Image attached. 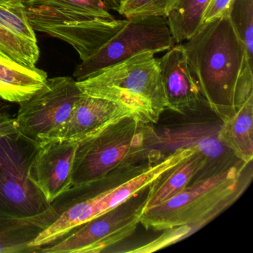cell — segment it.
Listing matches in <instances>:
<instances>
[{"mask_svg":"<svg viewBox=\"0 0 253 253\" xmlns=\"http://www.w3.org/2000/svg\"><path fill=\"white\" fill-rule=\"evenodd\" d=\"M182 45L207 106L225 122L253 96V66L230 17L204 23Z\"/></svg>","mask_w":253,"mask_h":253,"instance_id":"6da1fadb","label":"cell"},{"mask_svg":"<svg viewBox=\"0 0 253 253\" xmlns=\"http://www.w3.org/2000/svg\"><path fill=\"white\" fill-rule=\"evenodd\" d=\"M197 151L194 146L177 148L162 158L154 159L152 155L142 162L121 166L97 180L72 186L51 203L58 217L32 245L41 249L52 244L83 223L118 207Z\"/></svg>","mask_w":253,"mask_h":253,"instance_id":"7a4b0ae2","label":"cell"},{"mask_svg":"<svg viewBox=\"0 0 253 253\" xmlns=\"http://www.w3.org/2000/svg\"><path fill=\"white\" fill-rule=\"evenodd\" d=\"M253 177L252 162L239 161L221 172L192 182L165 202L145 210L140 223L164 234L130 252L157 251L195 233L238 201Z\"/></svg>","mask_w":253,"mask_h":253,"instance_id":"3957f363","label":"cell"},{"mask_svg":"<svg viewBox=\"0 0 253 253\" xmlns=\"http://www.w3.org/2000/svg\"><path fill=\"white\" fill-rule=\"evenodd\" d=\"M77 84L84 94L120 105L144 124H157L168 109L159 59L151 51L136 54Z\"/></svg>","mask_w":253,"mask_h":253,"instance_id":"277c9868","label":"cell"},{"mask_svg":"<svg viewBox=\"0 0 253 253\" xmlns=\"http://www.w3.org/2000/svg\"><path fill=\"white\" fill-rule=\"evenodd\" d=\"M159 137L149 124L128 116L78 143L72 171V186L100 178L112 170L146 161Z\"/></svg>","mask_w":253,"mask_h":253,"instance_id":"5b68a950","label":"cell"},{"mask_svg":"<svg viewBox=\"0 0 253 253\" xmlns=\"http://www.w3.org/2000/svg\"><path fill=\"white\" fill-rule=\"evenodd\" d=\"M81 94L74 78H48L41 89L19 103L17 133L36 146L57 140Z\"/></svg>","mask_w":253,"mask_h":253,"instance_id":"8992f818","label":"cell"},{"mask_svg":"<svg viewBox=\"0 0 253 253\" xmlns=\"http://www.w3.org/2000/svg\"><path fill=\"white\" fill-rule=\"evenodd\" d=\"M149 187L118 207L88 220L40 253H98L131 236L146 210Z\"/></svg>","mask_w":253,"mask_h":253,"instance_id":"52a82bcc","label":"cell"},{"mask_svg":"<svg viewBox=\"0 0 253 253\" xmlns=\"http://www.w3.org/2000/svg\"><path fill=\"white\" fill-rule=\"evenodd\" d=\"M167 24L161 17L126 19L124 27L97 53L78 65L73 78L81 81L136 54L168 51L175 45Z\"/></svg>","mask_w":253,"mask_h":253,"instance_id":"ba28073f","label":"cell"},{"mask_svg":"<svg viewBox=\"0 0 253 253\" xmlns=\"http://www.w3.org/2000/svg\"><path fill=\"white\" fill-rule=\"evenodd\" d=\"M27 11L35 31L67 42L82 61L92 57L126 23V20L90 19L29 7Z\"/></svg>","mask_w":253,"mask_h":253,"instance_id":"9c48e42d","label":"cell"},{"mask_svg":"<svg viewBox=\"0 0 253 253\" xmlns=\"http://www.w3.org/2000/svg\"><path fill=\"white\" fill-rule=\"evenodd\" d=\"M78 143L51 140L36 146L28 176L51 204L72 186V171Z\"/></svg>","mask_w":253,"mask_h":253,"instance_id":"30bf717a","label":"cell"},{"mask_svg":"<svg viewBox=\"0 0 253 253\" xmlns=\"http://www.w3.org/2000/svg\"><path fill=\"white\" fill-rule=\"evenodd\" d=\"M0 54L36 67L39 46L25 0H0Z\"/></svg>","mask_w":253,"mask_h":253,"instance_id":"8fae6325","label":"cell"},{"mask_svg":"<svg viewBox=\"0 0 253 253\" xmlns=\"http://www.w3.org/2000/svg\"><path fill=\"white\" fill-rule=\"evenodd\" d=\"M159 61L168 109L188 114L207 104L182 43L168 50Z\"/></svg>","mask_w":253,"mask_h":253,"instance_id":"7c38bea8","label":"cell"},{"mask_svg":"<svg viewBox=\"0 0 253 253\" xmlns=\"http://www.w3.org/2000/svg\"><path fill=\"white\" fill-rule=\"evenodd\" d=\"M128 116L133 115L126 108L82 93L57 139L79 143Z\"/></svg>","mask_w":253,"mask_h":253,"instance_id":"4fadbf2b","label":"cell"},{"mask_svg":"<svg viewBox=\"0 0 253 253\" xmlns=\"http://www.w3.org/2000/svg\"><path fill=\"white\" fill-rule=\"evenodd\" d=\"M14 164H3L0 161V213L26 217L35 215L51 208L42 192L28 176L29 165L13 170Z\"/></svg>","mask_w":253,"mask_h":253,"instance_id":"5bb4252c","label":"cell"},{"mask_svg":"<svg viewBox=\"0 0 253 253\" xmlns=\"http://www.w3.org/2000/svg\"><path fill=\"white\" fill-rule=\"evenodd\" d=\"M57 217L51 206L46 211L26 217L0 213V253H39L32 243Z\"/></svg>","mask_w":253,"mask_h":253,"instance_id":"9a60e30c","label":"cell"},{"mask_svg":"<svg viewBox=\"0 0 253 253\" xmlns=\"http://www.w3.org/2000/svg\"><path fill=\"white\" fill-rule=\"evenodd\" d=\"M45 71L28 67L0 54V99L20 103L29 100L45 85Z\"/></svg>","mask_w":253,"mask_h":253,"instance_id":"2e32d148","label":"cell"},{"mask_svg":"<svg viewBox=\"0 0 253 253\" xmlns=\"http://www.w3.org/2000/svg\"><path fill=\"white\" fill-rule=\"evenodd\" d=\"M206 165L205 157L197 151L187 159L167 171L149 186L146 210L159 205L180 193L198 178Z\"/></svg>","mask_w":253,"mask_h":253,"instance_id":"e0dca14e","label":"cell"},{"mask_svg":"<svg viewBox=\"0 0 253 253\" xmlns=\"http://www.w3.org/2000/svg\"><path fill=\"white\" fill-rule=\"evenodd\" d=\"M217 138L235 158L243 162H253V96L247 99L229 119L221 123Z\"/></svg>","mask_w":253,"mask_h":253,"instance_id":"ac0fdd59","label":"cell"},{"mask_svg":"<svg viewBox=\"0 0 253 253\" xmlns=\"http://www.w3.org/2000/svg\"><path fill=\"white\" fill-rule=\"evenodd\" d=\"M210 0H179L167 17L175 43L190 39L203 24V17Z\"/></svg>","mask_w":253,"mask_h":253,"instance_id":"d6986e66","label":"cell"},{"mask_svg":"<svg viewBox=\"0 0 253 253\" xmlns=\"http://www.w3.org/2000/svg\"><path fill=\"white\" fill-rule=\"evenodd\" d=\"M26 7L57 11L90 19L112 20L115 17L103 0H25Z\"/></svg>","mask_w":253,"mask_h":253,"instance_id":"ffe728a7","label":"cell"},{"mask_svg":"<svg viewBox=\"0 0 253 253\" xmlns=\"http://www.w3.org/2000/svg\"><path fill=\"white\" fill-rule=\"evenodd\" d=\"M179 0H121L117 10L126 19L161 17L167 18Z\"/></svg>","mask_w":253,"mask_h":253,"instance_id":"44dd1931","label":"cell"},{"mask_svg":"<svg viewBox=\"0 0 253 253\" xmlns=\"http://www.w3.org/2000/svg\"><path fill=\"white\" fill-rule=\"evenodd\" d=\"M229 17L253 64V0H235Z\"/></svg>","mask_w":253,"mask_h":253,"instance_id":"7402d4cb","label":"cell"},{"mask_svg":"<svg viewBox=\"0 0 253 253\" xmlns=\"http://www.w3.org/2000/svg\"><path fill=\"white\" fill-rule=\"evenodd\" d=\"M235 1V0H210L203 17V24L222 17H229Z\"/></svg>","mask_w":253,"mask_h":253,"instance_id":"603a6c76","label":"cell"},{"mask_svg":"<svg viewBox=\"0 0 253 253\" xmlns=\"http://www.w3.org/2000/svg\"><path fill=\"white\" fill-rule=\"evenodd\" d=\"M17 133L14 118L8 117L0 121V140L7 136Z\"/></svg>","mask_w":253,"mask_h":253,"instance_id":"cb8c5ba5","label":"cell"},{"mask_svg":"<svg viewBox=\"0 0 253 253\" xmlns=\"http://www.w3.org/2000/svg\"><path fill=\"white\" fill-rule=\"evenodd\" d=\"M109 9L116 11L119 8L121 0H103Z\"/></svg>","mask_w":253,"mask_h":253,"instance_id":"d4e9b609","label":"cell"},{"mask_svg":"<svg viewBox=\"0 0 253 253\" xmlns=\"http://www.w3.org/2000/svg\"><path fill=\"white\" fill-rule=\"evenodd\" d=\"M10 115H8V112L5 110V106H2V103L0 102V121L8 118Z\"/></svg>","mask_w":253,"mask_h":253,"instance_id":"484cf974","label":"cell"}]
</instances>
